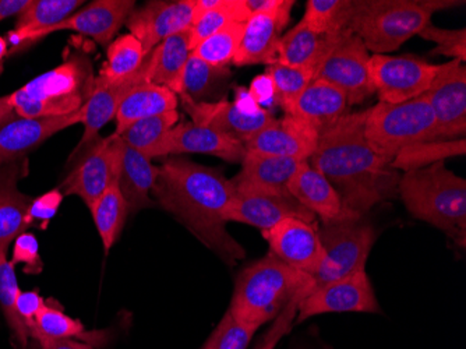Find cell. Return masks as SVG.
Returning <instances> with one entry per match:
<instances>
[{
  "mask_svg": "<svg viewBox=\"0 0 466 349\" xmlns=\"http://www.w3.org/2000/svg\"><path fill=\"white\" fill-rule=\"evenodd\" d=\"M285 218H299L316 222V215L287 193L235 189V194L224 211L227 222L235 221L258 228L261 232L269 230Z\"/></svg>",
  "mask_w": 466,
  "mask_h": 349,
  "instance_id": "15",
  "label": "cell"
},
{
  "mask_svg": "<svg viewBox=\"0 0 466 349\" xmlns=\"http://www.w3.org/2000/svg\"><path fill=\"white\" fill-rule=\"evenodd\" d=\"M165 154H208L228 162H242L246 156V147L216 128L190 122L172 128L167 135Z\"/></svg>",
  "mask_w": 466,
  "mask_h": 349,
  "instance_id": "24",
  "label": "cell"
},
{
  "mask_svg": "<svg viewBox=\"0 0 466 349\" xmlns=\"http://www.w3.org/2000/svg\"><path fill=\"white\" fill-rule=\"evenodd\" d=\"M81 123V112L67 117L18 118L0 125V167L21 161L49 138Z\"/></svg>",
  "mask_w": 466,
  "mask_h": 349,
  "instance_id": "22",
  "label": "cell"
},
{
  "mask_svg": "<svg viewBox=\"0 0 466 349\" xmlns=\"http://www.w3.org/2000/svg\"><path fill=\"white\" fill-rule=\"evenodd\" d=\"M281 0H243L246 9L250 15H258V13H266L274 10L279 6Z\"/></svg>",
  "mask_w": 466,
  "mask_h": 349,
  "instance_id": "52",
  "label": "cell"
},
{
  "mask_svg": "<svg viewBox=\"0 0 466 349\" xmlns=\"http://www.w3.org/2000/svg\"><path fill=\"white\" fill-rule=\"evenodd\" d=\"M13 112H15V108H13L12 97H0V125L9 122Z\"/></svg>",
  "mask_w": 466,
  "mask_h": 349,
  "instance_id": "53",
  "label": "cell"
},
{
  "mask_svg": "<svg viewBox=\"0 0 466 349\" xmlns=\"http://www.w3.org/2000/svg\"><path fill=\"white\" fill-rule=\"evenodd\" d=\"M434 132L436 117L425 96L402 104L379 102L366 115V140L390 161L405 147L434 141Z\"/></svg>",
  "mask_w": 466,
  "mask_h": 349,
  "instance_id": "7",
  "label": "cell"
},
{
  "mask_svg": "<svg viewBox=\"0 0 466 349\" xmlns=\"http://www.w3.org/2000/svg\"><path fill=\"white\" fill-rule=\"evenodd\" d=\"M293 5L292 0H281L274 10L250 15L246 21L239 49L232 60L235 67H268L279 60V39L289 25Z\"/></svg>",
  "mask_w": 466,
  "mask_h": 349,
  "instance_id": "17",
  "label": "cell"
},
{
  "mask_svg": "<svg viewBox=\"0 0 466 349\" xmlns=\"http://www.w3.org/2000/svg\"><path fill=\"white\" fill-rule=\"evenodd\" d=\"M144 81H150V54H147L143 67L127 77L109 80L102 76H96L90 98L80 109L84 133L83 139L73 152V157L80 156L81 152L86 151L94 141L98 140L101 128L115 119L125 97Z\"/></svg>",
  "mask_w": 466,
  "mask_h": 349,
  "instance_id": "14",
  "label": "cell"
},
{
  "mask_svg": "<svg viewBox=\"0 0 466 349\" xmlns=\"http://www.w3.org/2000/svg\"><path fill=\"white\" fill-rule=\"evenodd\" d=\"M117 136V135H116ZM119 138V136H117ZM120 167L117 185L130 212H137L154 206L150 193L158 177V167L150 159L126 144L119 138Z\"/></svg>",
  "mask_w": 466,
  "mask_h": 349,
  "instance_id": "25",
  "label": "cell"
},
{
  "mask_svg": "<svg viewBox=\"0 0 466 349\" xmlns=\"http://www.w3.org/2000/svg\"><path fill=\"white\" fill-rule=\"evenodd\" d=\"M423 0H356L348 30L374 55L397 51L431 23Z\"/></svg>",
  "mask_w": 466,
  "mask_h": 349,
  "instance_id": "6",
  "label": "cell"
},
{
  "mask_svg": "<svg viewBox=\"0 0 466 349\" xmlns=\"http://www.w3.org/2000/svg\"><path fill=\"white\" fill-rule=\"evenodd\" d=\"M7 251H9V245L0 243V308L6 317L13 337L17 341L20 348L25 349L30 333L15 309V302L21 291L18 288L15 266H13L12 262L7 259Z\"/></svg>",
  "mask_w": 466,
  "mask_h": 349,
  "instance_id": "38",
  "label": "cell"
},
{
  "mask_svg": "<svg viewBox=\"0 0 466 349\" xmlns=\"http://www.w3.org/2000/svg\"><path fill=\"white\" fill-rule=\"evenodd\" d=\"M7 54V42L4 36H0V62L5 59Z\"/></svg>",
  "mask_w": 466,
  "mask_h": 349,
  "instance_id": "55",
  "label": "cell"
},
{
  "mask_svg": "<svg viewBox=\"0 0 466 349\" xmlns=\"http://www.w3.org/2000/svg\"><path fill=\"white\" fill-rule=\"evenodd\" d=\"M261 235L269 251L292 269L311 275L323 262L324 249L316 222L285 218Z\"/></svg>",
  "mask_w": 466,
  "mask_h": 349,
  "instance_id": "16",
  "label": "cell"
},
{
  "mask_svg": "<svg viewBox=\"0 0 466 349\" xmlns=\"http://www.w3.org/2000/svg\"><path fill=\"white\" fill-rule=\"evenodd\" d=\"M83 4L80 0H30L27 7L18 15L15 30L9 34L10 39L27 41L33 34L66 20Z\"/></svg>",
  "mask_w": 466,
  "mask_h": 349,
  "instance_id": "34",
  "label": "cell"
},
{
  "mask_svg": "<svg viewBox=\"0 0 466 349\" xmlns=\"http://www.w3.org/2000/svg\"><path fill=\"white\" fill-rule=\"evenodd\" d=\"M348 108L350 104L342 91L326 81L313 80L285 115L308 120L321 132L327 126L347 115Z\"/></svg>",
  "mask_w": 466,
  "mask_h": 349,
  "instance_id": "27",
  "label": "cell"
},
{
  "mask_svg": "<svg viewBox=\"0 0 466 349\" xmlns=\"http://www.w3.org/2000/svg\"><path fill=\"white\" fill-rule=\"evenodd\" d=\"M105 332H86L83 323L80 320L70 317L65 313L62 308L51 306L44 303L41 311L34 320L33 329L30 332V337L34 340H76L83 343L91 344L96 346L104 345L106 337Z\"/></svg>",
  "mask_w": 466,
  "mask_h": 349,
  "instance_id": "33",
  "label": "cell"
},
{
  "mask_svg": "<svg viewBox=\"0 0 466 349\" xmlns=\"http://www.w3.org/2000/svg\"><path fill=\"white\" fill-rule=\"evenodd\" d=\"M179 97L186 114L192 118L195 125L208 126L218 132L246 144L261 128L274 122L275 117L267 109H260L256 114H246L235 105V102L218 101L211 104H196L185 96Z\"/></svg>",
  "mask_w": 466,
  "mask_h": 349,
  "instance_id": "21",
  "label": "cell"
},
{
  "mask_svg": "<svg viewBox=\"0 0 466 349\" xmlns=\"http://www.w3.org/2000/svg\"><path fill=\"white\" fill-rule=\"evenodd\" d=\"M314 80L326 81L342 91L350 107L373 96L370 55L362 39L350 30L339 34L317 67Z\"/></svg>",
  "mask_w": 466,
  "mask_h": 349,
  "instance_id": "9",
  "label": "cell"
},
{
  "mask_svg": "<svg viewBox=\"0 0 466 349\" xmlns=\"http://www.w3.org/2000/svg\"><path fill=\"white\" fill-rule=\"evenodd\" d=\"M177 122H179V112L177 109V111L138 120L117 136L126 144L140 151L147 159H159V157H167L165 149H167V135Z\"/></svg>",
  "mask_w": 466,
  "mask_h": 349,
  "instance_id": "35",
  "label": "cell"
},
{
  "mask_svg": "<svg viewBox=\"0 0 466 349\" xmlns=\"http://www.w3.org/2000/svg\"><path fill=\"white\" fill-rule=\"evenodd\" d=\"M310 283V275L292 269L268 251L238 275L228 311L243 324L260 329L290 303L299 308Z\"/></svg>",
  "mask_w": 466,
  "mask_h": 349,
  "instance_id": "3",
  "label": "cell"
},
{
  "mask_svg": "<svg viewBox=\"0 0 466 349\" xmlns=\"http://www.w3.org/2000/svg\"><path fill=\"white\" fill-rule=\"evenodd\" d=\"M246 23H232L200 42L192 55L214 67H227L239 49Z\"/></svg>",
  "mask_w": 466,
  "mask_h": 349,
  "instance_id": "42",
  "label": "cell"
},
{
  "mask_svg": "<svg viewBox=\"0 0 466 349\" xmlns=\"http://www.w3.org/2000/svg\"><path fill=\"white\" fill-rule=\"evenodd\" d=\"M426 41L436 44V48L431 52L433 55L450 56L458 62L465 65L466 60V30H444V28L434 27L429 23L420 33L418 34Z\"/></svg>",
  "mask_w": 466,
  "mask_h": 349,
  "instance_id": "45",
  "label": "cell"
},
{
  "mask_svg": "<svg viewBox=\"0 0 466 349\" xmlns=\"http://www.w3.org/2000/svg\"><path fill=\"white\" fill-rule=\"evenodd\" d=\"M153 193L162 209L225 263L233 266L245 257V249L228 232L224 220L235 185L218 169L186 159H167L158 167Z\"/></svg>",
  "mask_w": 466,
  "mask_h": 349,
  "instance_id": "2",
  "label": "cell"
},
{
  "mask_svg": "<svg viewBox=\"0 0 466 349\" xmlns=\"http://www.w3.org/2000/svg\"><path fill=\"white\" fill-rule=\"evenodd\" d=\"M232 73L228 67H214L190 55L177 96L187 97L196 104H211L224 99Z\"/></svg>",
  "mask_w": 466,
  "mask_h": 349,
  "instance_id": "32",
  "label": "cell"
},
{
  "mask_svg": "<svg viewBox=\"0 0 466 349\" xmlns=\"http://www.w3.org/2000/svg\"><path fill=\"white\" fill-rule=\"evenodd\" d=\"M465 139L457 140H434L412 144L400 149L392 159L391 165L397 170L410 172L431 167L437 162H444L452 157L465 156Z\"/></svg>",
  "mask_w": 466,
  "mask_h": 349,
  "instance_id": "37",
  "label": "cell"
},
{
  "mask_svg": "<svg viewBox=\"0 0 466 349\" xmlns=\"http://www.w3.org/2000/svg\"><path fill=\"white\" fill-rule=\"evenodd\" d=\"M423 96L434 117V140H457L466 135V67L458 60L440 65L439 73Z\"/></svg>",
  "mask_w": 466,
  "mask_h": 349,
  "instance_id": "13",
  "label": "cell"
},
{
  "mask_svg": "<svg viewBox=\"0 0 466 349\" xmlns=\"http://www.w3.org/2000/svg\"><path fill=\"white\" fill-rule=\"evenodd\" d=\"M320 130L308 120L285 115L282 119L275 118L260 132L256 133L245 144L246 151L263 156L309 161L313 156Z\"/></svg>",
  "mask_w": 466,
  "mask_h": 349,
  "instance_id": "19",
  "label": "cell"
},
{
  "mask_svg": "<svg viewBox=\"0 0 466 349\" xmlns=\"http://www.w3.org/2000/svg\"><path fill=\"white\" fill-rule=\"evenodd\" d=\"M338 36L339 34L329 36L319 33L303 21H299L292 30L288 31L279 39L277 62L287 67H310L317 70Z\"/></svg>",
  "mask_w": 466,
  "mask_h": 349,
  "instance_id": "31",
  "label": "cell"
},
{
  "mask_svg": "<svg viewBox=\"0 0 466 349\" xmlns=\"http://www.w3.org/2000/svg\"><path fill=\"white\" fill-rule=\"evenodd\" d=\"M90 211L105 251L108 253L116 243L122 228L125 227L126 218L130 212L117 180L104 191L101 198L91 206Z\"/></svg>",
  "mask_w": 466,
  "mask_h": 349,
  "instance_id": "36",
  "label": "cell"
},
{
  "mask_svg": "<svg viewBox=\"0 0 466 349\" xmlns=\"http://www.w3.org/2000/svg\"><path fill=\"white\" fill-rule=\"evenodd\" d=\"M20 161L0 167V243L9 245L28 230L27 214L34 199L17 188Z\"/></svg>",
  "mask_w": 466,
  "mask_h": 349,
  "instance_id": "28",
  "label": "cell"
},
{
  "mask_svg": "<svg viewBox=\"0 0 466 349\" xmlns=\"http://www.w3.org/2000/svg\"><path fill=\"white\" fill-rule=\"evenodd\" d=\"M356 0H309L302 21L309 27L329 36L348 30Z\"/></svg>",
  "mask_w": 466,
  "mask_h": 349,
  "instance_id": "39",
  "label": "cell"
},
{
  "mask_svg": "<svg viewBox=\"0 0 466 349\" xmlns=\"http://www.w3.org/2000/svg\"><path fill=\"white\" fill-rule=\"evenodd\" d=\"M439 70L440 65L415 56H370L374 91L384 104H402L423 96Z\"/></svg>",
  "mask_w": 466,
  "mask_h": 349,
  "instance_id": "10",
  "label": "cell"
},
{
  "mask_svg": "<svg viewBox=\"0 0 466 349\" xmlns=\"http://www.w3.org/2000/svg\"><path fill=\"white\" fill-rule=\"evenodd\" d=\"M248 18H250V13L246 9L243 0H222L219 6L201 15L193 23V49L204 39L209 38L227 26L232 23H246Z\"/></svg>",
  "mask_w": 466,
  "mask_h": 349,
  "instance_id": "43",
  "label": "cell"
},
{
  "mask_svg": "<svg viewBox=\"0 0 466 349\" xmlns=\"http://www.w3.org/2000/svg\"><path fill=\"white\" fill-rule=\"evenodd\" d=\"M30 0H0V21L20 15Z\"/></svg>",
  "mask_w": 466,
  "mask_h": 349,
  "instance_id": "51",
  "label": "cell"
},
{
  "mask_svg": "<svg viewBox=\"0 0 466 349\" xmlns=\"http://www.w3.org/2000/svg\"><path fill=\"white\" fill-rule=\"evenodd\" d=\"M380 313L379 301L366 269L311 291L302 299L296 323L327 313Z\"/></svg>",
  "mask_w": 466,
  "mask_h": 349,
  "instance_id": "12",
  "label": "cell"
},
{
  "mask_svg": "<svg viewBox=\"0 0 466 349\" xmlns=\"http://www.w3.org/2000/svg\"><path fill=\"white\" fill-rule=\"evenodd\" d=\"M319 233L324 249V259L319 269L310 275L308 295L327 283L366 269L369 254L377 238L373 225L365 221L363 217L323 222V227L319 228Z\"/></svg>",
  "mask_w": 466,
  "mask_h": 349,
  "instance_id": "8",
  "label": "cell"
},
{
  "mask_svg": "<svg viewBox=\"0 0 466 349\" xmlns=\"http://www.w3.org/2000/svg\"><path fill=\"white\" fill-rule=\"evenodd\" d=\"M41 349H94L91 344L76 340H44L36 341Z\"/></svg>",
  "mask_w": 466,
  "mask_h": 349,
  "instance_id": "50",
  "label": "cell"
},
{
  "mask_svg": "<svg viewBox=\"0 0 466 349\" xmlns=\"http://www.w3.org/2000/svg\"><path fill=\"white\" fill-rule=\"evenodd\" d=\"M18 263L25 264V272L27 274H39L44 269V263L39 256L38 241L34 233L25 232L15 238L12 264L15 266Z\"/></svg>",
  "mask_w": 466,
  "mask_h": 349,
  "instance_id": "46",
  "label": "cell"
},
{
  "mask_svg": "<svg viewBox=\"0 0 466 349\" xmlns=\"http://www.w3.org/2000/svg\"><path fill=\"white\" fill-rule=\"evenodd\" d=\"M398 194L413 218L439 228L465 248L466 182L446 162L404 172Z\"/></svg>",
  "mask_w": 466,
  "mask_h": 349,
  "instance_id": "4",
  "label": "cell"
},
{
  "mask_svg": "<svg viewBox=\"0 0 466 349\" xmlns=\"http://www.w3.org/2000/svg\"><path fill=\"white\" fill-rule=\"evenodd\" d=\"M193 9L195 0L150 2L133 10L126 20V26L130 34L140 41L147 55L165 39L192 27Z\"/></svg>",
  "mask_w": 466,
  "mask_h": 349,
  "instance_id": "18",
  "label": "cell"
},
{
  "mask_svg": "<svg viewBox=\"0 0 466 349\" xmlns=\"http://www.w3.org/2000/svg\"><path fill=\"white\" fill-rule=\"evenodd\" d=\"M179 97L167 87L157 86L151 81L138 84L123 99L117 109L115 135L125 132L133 123L167 112L177 111Z\"/></svg>",
  "mask_w": 466,
  "mask_h": 349,
  "instance_id": "29",
  "label": "cell"
},
{
  "mask_svg": "<svg viewBox=\"0 0 466 349\" xmlns=\"http://www.w3.org/2000/svg\"><path fill=\"white\" fill-rule=\"evenodd\" d=\"M279 340H281V337L268 333V334H267L266 341H264V345L261 346L260 349H275V345H277V343H279Z\"/></svg>",
  "mask_w": 466,
  "mask_h": 349,
  "instance_id": "54",
  "label": "cell"
},
{
  "mask_svg": "<svg viewBox=\"0 0 466 349\" xmlns=\"http://www.w3.org/2000/svg\"><path fill=\"white\" fill-rule=\"evenodd\" d=\"M192 52V27L161 42L150 52L151 83L179 94L183 72Z\"/></svg>",
  "mask_w": 466,
  "mask_h": 349,
  "instance_id": "30",
  "label": "cell"
},
{
  "mask_svg": "<svg viewBox=\"0 0 466 349\" xmlns=\"http://www.w3.org/2000/svg\"><path fill=\"white\" fill-rule=\"evenodd\" d=\"M303 161L246 151L242 170L232 180L235 189L287 193L288 185Z\"/></svg>",
  "mask_w": 466,
  "mask_h": 349,
  "instance_id": "26",
  "label": "cell"
},
{
  "mask_svg": "<svg viewBox=\"0 0 466 349\" xmlns=\"http://www.w3.org/2000/svg\"><path fill=\"white\" fill-rule=\"evenodd\" d=\"M248 94H250L251 98L260 108H263L264 105L271 104L274 99L277 101L274 86H272L271 80H269L267 75L258 76V77L254 78L250 88H248Z\"/></svg>",
  "mask_w": 466,
  "mask_h": 349,
  "instance_id": "49",
  "label": "cell"
},
{
  "mask_svg": "<svg viewBox=\"0 0 466 349\" xmlns=\"http://www.w3.org/2000/svg\"><path fill=\"white\" fill-rule=\"evenodd\" d=\"M94 80L90 60L83 55H75L10 94L13 108L21 118L76 114L90 98Z\"/></svg>",
  "mask_w": 466,
  "mask_h": 349,
  "instance_id": "5",
  "label": "cell"
},
{
  "mask_svg": "<svg viewBox=\"0 0 466 349\" xmlns=\"http://www.w3.org/2000/svg\"><path fill=\"white\" fill-rule=\"evenodd\" d=\"M368 109L347 114L321 130L309 164L331 183L345 209L365 217L398 194L400 170L366 140Z\"/></svg>",
  "mask_w": 466,
  "mask_h": 349,
  "instance_id": "1",
  "label": "cell"
},
{
  "mask_svg": "<svg viewBox=\"0 0 466 349\" xmlns=\"http://www.w3.org/2000/svg\"><path fill=\"white\" fill-rule=\"evenodd\" d=\"M62 200L63 193L59 189L42 194L41 198L34 199L27 214L28 228L33 227L35 222H39L41 230H46L48 222L59 210Z\"/></svg>",
  "mask_w": 466,
  "mask_h": 349,
  "instance_id": "47",
  "label": "cell"
},
{
  "mask_svg": "<svg viewBox=\"0 0 466 349\" xmlns=\"http://www.w3.org/2000/svg\"><path fill=\"white\" fill-rule=\"evenodd\" d=\"M288 191L309 211L320 217L323 222L362 218L345 209L339 194L335 191L331 183L319 170L314 169L309 161H303L298 168L288 185Z\"/></svg>",
  "mask_w": 466,
  "mask_h": 349,
  "instance_id": "23",
  "label": "cell"
},
{
  "mask_svg": "<svg viewBox=\"0 0 466 349\" xmlns=\"http://www.w3.org/2000/svg\"><path fill=\"white\" fill-rule=\"evenodd\" d=\"M266 75L274 86L275 98L285 112L296 98L314 80L316 70L310 67H293L275 62L267 67Z\"/></svg>",
  "mask_w": 466,
  "mask_h": 349,
  "instance_id": "41",
  "label": "cell"
},
{
  "mask_svg": "<svg viewBox=\"0 0 466 349\" xmlns=\"http://www.w3.org/2000/svg\"><path fill=\"white\" fill-rule=\"evenodd\" d=\"M256 332V327L243 324L227 311L203 349H248Z\"/></svg>",
  "mask_w": 466,
  "mask_h": 349,
  "instance_id": "44",
  "label": "cell"
},
{
  "mask_svg": "<svg viewBox=\"0 0 466 349\" xmlns=\"http://www.w3.org/2000/svg\"><path fill=\"white\" fill-rule=\"evenodd\" d=\"M135 5L133 0H96L77 13H73L59 25L33 34L27 41H36L46 38L49 34L67 30L90 36L101 46H109L115 34L126 25L130 13L135 10Z\"/></svg>",
  "mask_w": 466,
  "mask_h": 349,
  "instance_id": "20",
  "label": "cell"
},
{
  "mask_svg": "<svg viewBox=\"0 0 466 349\" xmlns=\"http://www.w3.org/2000/svg\"><path fill=\"white\" fill-rule=\"evenodd\" d=\"M146 56L140 41L132 34L120 36L109 44L106 62L104 63L98 76L109 80L127 77L143 67Z\"/></svg>",
  "mask_w": 466,
  "mask_h": 349,
  "instance_id": "40",
  "label": "cell"
},
{
  "mask_svg": "<svg viewBox=\"0 0 466 349\" xmlns=\"http://www.w3.org/2000/svg\"><path fill=\"white\" fill-rule=\"evenodd\" d=\"M119 138L116 135L94 141L78 156L72 172L59 190L66 196H78L91 209L104 191L119 178Z\"/></svg>",
  "mask_w": 466,
  "mask_h": 349,
  "instance_id": "11",
  "label": "cell"
},
{
  "mask_svg": "<svg viewBox=\"0 0 466 349\" xmlns=\"http://www.w3.org/2000/svg\"><path fill=\"white\" fill-rule=\"evenodd\" d=\"M46 301L39 295L38 291H25V293H18L17 302H15V309L17 313L20 314L21 320L25 322L28 333L31 332L35 320L36 314L41 311Z\"/></svg>",
  "mask_w": 466,
  "mask_h": 349,
  "instance_id": "48",
  "label": "cell"
}]
</instances>
